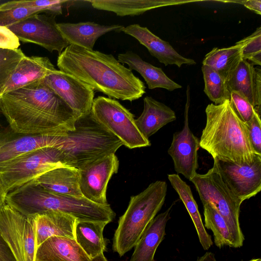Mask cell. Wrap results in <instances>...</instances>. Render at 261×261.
<instances>
[{
	"label": "cell",
	"mask_w": 261,
	"mask_h": 261,
	"mask_svg": "<svg viewBox=\"0 0 261 261\" xmlns=\"http://www.w3.org/2000/svg\"><path fill=\"white\" fill-rule=\"evenodd\" d=\"M0 111L19 135H64L79 117L43 80L0 95Z\"/></svg>",
	"instance_id": "obj_1"
},
{
	"label": "cell",
	"mask_w": 261,
	"mask_h": 261,
	"mask_svg": "<svg viewBox=\"0 0 261 261\" xmlns=\"http://www.w3.org/2000/svg\"><path fill=\"white\" fill-rule=\"evenodd\" d=\"M57 66L111 98L132 101L145 93L144 83L111 54L70 44L58 56Z\"/></svg>",
	"instance_id": "obj_2"
},
{
	"label": "cell",
	"mask_w": 261,
	"mask_h": 261,
	"mask_svg": "<svg viewBox=\"0 0 261 261\" xmlns=\"http://www.w3.org/2000/svg\"><path fill=\"white\" fill-rule=\"evenodd\" d=\"M205 114L200 147L213 159L244 165L252 164L261 155L253 150L245 123L236 113L229 100L218 105H208Z\"/></svg>",
	"instance_id": "obj_3"
},
{
	"label": "cell",
	"mask_w": 261,
	"mask_h": 261,
	"mask_svg": "<svg viewBox=\"0 0 261 261\" xmlns=\"http://www.w3.org/2000/svg\"><path fill=\"white\" fill-rule=\"evenodd\" d=\"M6 201L27 216L55 211L69 215L77 221L108 223L116 216L109 203L99 204L84 197L57 194L36 185L25 184L9 192Z\"/></svg>",
	"instance_id": "obj_4"
},
{
	"label": "cell",
	"mask_w": 261,
	"mask_h": 261,
	"mask_svg": "<svg viewBox=\"0 0 261 261\" xmlns=\"http://www.w3.org/2000/svg\"><path fill=\"white\" fill-rule=\"evenodd\" d=\"M122 142L94 117L92 111L80 116L74 129L67 131L56 146L66 166L78 170L113 154Z\"/></svg>",
	"instance_id": "obj_5"
},
{
	"label": "cell",
	"mask_w": 261,
	"mask_h": 261,
	"mask_svg": "<svg viewBox=\"0 0 261 261\" xmlns=\"http://www.w3.org/2000/svg\"><path fill=\"white\" fill-rule=\"evenodd\" d=\"M167 192L166 181L157 180L132 196L119 218L113 239V250L121 257L136 245L146 228L163 205Z\"/></svg>",
	"instance_id": "obj_6"
},
{
	"label": "cell",
	"mask_w": 261,
	"mask_h": 261,
	"mask_svg": "<svg viewBox=\"0 0 261 261\" xmlns=\"http://www.w3.org/2000/svg\"><path fill=\"white\" fill-rule=\"evenodd\" d=\"M196 189L202 204L211 205L224 218L227 225L231 247L242 246L244 241L240 222L243 201L228 188L213 165L206 173H197L190 180Z\"/></svg>",
	"instance_id": "obj_7"
},
{
	"label": "cell",
	"mask_w": 261,
	"mask_h": 261,
	"mask_svg": "<svg viewBox=\"0 0 261 261\" xmlns=\"http://www.w3.org/2000/svg\"><path fill=\"white\" fill-rule=\"evenodd\" d=\"M61 166L66 165L61 151L46 147L0 163V179L8 193Z\"/></svg>",
	"instance_id": "obj_8"
},
{
	"label": "cell",
	"mask_w": 261,
	"mask_h": 261,
	"mask_svg": "<svg viewBox=\"0 0 261 261\" xmlns=\"http://www.w3.org/2000/svg\"><path fill=\"white\" fill-rule=\"evenodd\" d=\"M36 233L33 216L22 214L7 201L0 207V235L16 261H35Z\"/></svg>",
	"instance_id": "obj_9"
},
{
	"label": "cell",
	"mask_w": 261,
	"mask_h": 261,
	"mask_svg": "<svg viewBox=\"0 0 261 261\" xmlns=\"http://www.w3.org/2000/svg\"><path fill=\"white\" fill-rule=\"evenodd\" d=\"M91 111L96 119L129 149L150 146L137 128L134 115L115 99L99 96Z\"/></svg>",
	"instance_id": "obj_10"
},
{
	"label": "cell",
	"mask_w": 261,
	"mask_h": 261,
	"mask_svg": "<svg viewBox=\"0 0 261 261\" xmlns=\"http://www.w3.org/2000/svg\"><path fill=\"white\" fill-rule=\"evenodd\" d=\"M55 15L36 14L7 28L19 41L33 43L59 55L69 44L57 27Z\"/></svg>",
	"instance_id": "obj_11"
},
{
	"label": "cell",
	"mask_w": 261,
	"mask_h": 261,
	"mask_svg": "<svg viewBox=\"0 0 261 261\" xmlns=\"http://www.w3.org/2000/svg\"><path fill=\"white\" fill-rule=\"evenodd\" d=\"M214 159L223 181L243 202L258 194L261 190V155L250 164L241 165Z\"/></svg>",
	"instance_id": "obj_12"
},
{
	"label": "cell",
	"mask_w": 261,
	"mask_h": 261,
	"mask_svg": "<svg viewBox=\"0 0 261 261\" xmlns=\"http://www.w3.org/2000/svg\"><path fill=\"white\" fill-rule=\"evenodd\" d=\"M119 165V160L113 153L79 169V185L83 197L95 203L108 204V184L112 175L117 173Z\"/></svg>",
	"instance_id": "obj_13"
},
{
	"label": "cell",
	"mask_w": 261,
	"mask_h": 261,
	"mask_svg": "<svg viewBox=\"0 0 261 261\" xmlns=\"http://www.w3.org/2000/svg\"><path fill=\"white\" fill-rule=\"evenodd\" d=\"M43 81L79 116L91 111L94 90L76 77L57 70Z\"/></svg>",
	"instance_id": "obj_14"
},
{
	"label": "cell",
	"mask_w": 261,
	"mask_h": 261,
	"mask_svg": "<svg viewBox=\"0 0 261 261\" xmlns=\"http://www.w3.org/2000/svg\"><path fill=\"white\" fill-rule=\"evenodd\" d=\"M185 112L184 126L182 129L174 133L168 154L173 160L174 169L189 180L196 174L198 168V150L199 139L191 130L189 125V101Z\"/></svg>",
	"instance_id": "obj_15"
},
{
	"label": "cell",
	"mask_w": 261,
	"mask_h": 261,
	"mask_svg": "<svg viewBox=\"0 0 261 261\" xmlns=\"http://www.w3.org/2000/svg\"><path fill=\"white\" fill-rule=\"evenodd\" d=\"M121 31L136 39L148 49L151 56L165 66L175 65L180 68L184 64H196L193 59L180 55L168 42L153 34L146 27L134 24L124 27Z\"/></svg>",
	"instance_id": "obj_16"
},
{
	"label": "cell",
	"mask_w": 261,
	"mask_h": 261,
	"mask_svg": "<svg viewBox=\"0 0 261 261\" xmlns=\"http://www.w3.org/2000/svg\"><path fill=\"white\" fill-rule=\"evenodd\" d=\"M57 70L46 57L25 56L19 61L5 83L0 87V95L31 83L43 80Z\"/></svg>",
	"instance_id": "obj_17"
},
{
	"label": "cell",
	"mask_w": 261,
	"mask_h": 261,
	"mask_svg": "<svg viewBox=\"0 0 261 261\" xmlns=\"http://www.w3.org/2000/svg\"><path fill=\"white\" fill-rule=\"evenodd\" d=\"M230 93L237 92L246 97L253 106L255 112L260 116L261 69L252 63L242 59L226 81Z\"/></svg>",
	"instance_id": "obj_18"
},
{
	"label": "cell",
	"mask_w": 261,
	"mask_h": 261,
	"mask_svg": "<svg viewBox=\"0 0 261 261\" xmlns=\"http://www.w3.org/2000/svg\"><path fill=\"white\" fill-rule=\"evenodd\" d=\"M26 184L38 185L61 195L84 197L80 188L79 171L68 166L52 169Z\"/></svg>",
	"instance_id": "obj_19"
},
{
	"label": "cell",
	"mask_w": 261,
	"mask_h": 261,
	"mask_svg": "<svg viewBox=\"0 0 261 261\" xmlns=\"http://www.w3.org/2000/svg\"><path fill=\"white\" fill-rule=\"evenodd\" d=\"M62 136L20 135L11 138L0 133V163L42 148L56 147Z\"/></svg>",
	"instance_id": "obj_20"
},
{
	"label": "cell",
	"mask_w": 261,
	"mask_h": 261,
	"mask_svg": "<svg viewBox=\"0 0 261 261\" xmlns=\"http://www.w3.org/2000/svg\"><path fill=\"white\" fill-rule=\"evenodd\" d=\"M57 27L69 44L93 50L97 39L111 32H121L124 27L119 24L101 25L93 22L57 23Z\"/></svg>",
	"instance_id": "obj_21"
},
{
	"label": "cell",
	"mask_w": 261,
	"mask_h": 261,
	"mask_svg": "<svg viewBox=\"0 0 261 261\" xmlns=\"http://www.w3.org/2000/svg\"><path fill=\"white\" fill-rule=\"evenodd\" d=\"M36 221V240L37 248L53 237L75 239L74 231L77 220L59 212L50 211L32 215Z\"/></svg>",
	"instance_id": "obj_22"
},
{
	"label": "cell",
	"mask_w": 261,
	"mask_h": 261,
	"mask_svg": "<svg viewBox=\"0 0 261 261\" xmlns=\"http://www.w3.org/2000/svg\"><path fill=\"white\" fill-rule=\"evenodd\" d=\"M173 204L164 212L156 216L146 228L135 245L129 261H155L157 248L166 234L165 228L170 219Z\"/></svg>",
	"instance_id": "obj_23"
},
{
	"label": "cell",
	"mask_w": 261,
	"mask_h": 261,
	"mask_svg": "<svg viewBox=\"0 0 261 261\" xmlns=\"http://www.w3.org/2000/svg\"><path fill=\"white\" fill-rule=\"evenodd\" d=\"M35 261H91L75 239L53 237L37 249Z\"/></svg>",
	"instance_id": "obj_24"
},
{
	"label": "cell",
	"mask_w": 261,
	"mask_h": 261,
	"mask_svg": "<svg viewBox=\"0 0 261 261\" xmlns=\"http://www.w3.org/2000/svg\"><path fill=\"white\" fill-rule=\"evenodd\" d=\"M195 1L182 0H92L88 1L96 9L112 12L118 16L139 15L151 9L182 5Z\"/></svg>",
	"instance_id": "obj_25"
},
{
	"label": "cell",
	"mask_w": 261,
	"mask_h": 261,
	"mask_svg": "<svg viewBox=\"0 0 261 261\" xmlns=\"http://www.w3.org/2000/svg\"><path fill=\"white\" fill-rule=\"evenodd\" d=\"M118 60L123 65H127L129 70L139 72L149 89L161 88L172 91L181 88V85L168 77L161 68L143 60L138 54L132 51L128 50L119 54Z\"/></svg>",
	"instance_id": "obj_26"
},
{
	"label": "cell",
	"mask_w": 261,
	"mask_h": 261,
	"mask_svg": "<svg viewBox=\"0 0 261 261\" xmlns=\"http://www.w3.org/2000/svg\"><path fill=\"white\" fill-rule=\"evenodd\" d=\"M143 102V111L135 119V123L142 135L148 139L162 127L175 120L176 117L170 107L151 96L145 97Z\"/></svg>",
	"instance_id": "obj_27"
},
{
	"label": "cell",
	"mask_w": 261,
	"mask_h": 261,
	"mask_svg": "<svg viewBox=\"0 0 261 261\" xmlns=\"http://www.w3.org/2000/svg\"><path fill=\"white\" fill-rule=\"evenodd\" d=\"M108 224L101 221H77L75 240L90 258L106 251L108 240L103 232Z\"/></svg>",
	"instance_id": "obj_28"
},
{
	"label": "cell",
	"mask_w": 261,
	"mask_h": 261,
	"mask_svg": "<svg viewBox=\"0 0 261 261\" xmlns=\"http://www.w3.org/2000/svg\"><path fill=\"white\" fill-rule=\"evenodd\" d=\"M168 178L189 213L202 247L204 250H208L213 245V243L211 236L206 231L202 223L198 205L193 197L190 186L181 179L178 174H168Z\"/></svg>",
	"instance_id": "obj_29"
},
{
	"label": "cell",
	"mask_w": 261,
	"mask_h": 261,
	"mask_svg": "<svg viewBox=\"0 0 261 261\" xmlns=\"http://www.w3.org/2000/svg\"><path fill=\"white\" fill-rule=\"evenodd\" d=\"M243 59L242 46L238 43L226 48H214L208 53L202 61L227 81Z\"/></svg>",
	"instance_id": "obj_30"
},
{
	"label": "cell",
	"mask_w": 261,
	"mask_h": 261,
	"mask_svg": "<svg viewBox=\"0 0 261 261\" xmlns=\"http://www.w3.org/2000/svg\"><path fill=\"white\" fill-rule=\"evenodd\" d=\"M201 70L204 82V92L214 104L220 105L229 100L230 93L226 80L207 65H202Z\"/></svg>",
	"instance_id": "obj_31"
},
{
	"label": "cell",
	"mask_w": 261,
	"mask_h": 261,
	"mask_svg": "<svg viewBox=\"0 0 261 261\" xmlns=\"http://www.w3.org/2000/svg\"><path fill=\"white\" fill-rule=\"evenodd\" d=\"M203 205L204 227L213 231L216 246L219 248L224 246L231 247L228 228L223 217L209 203Z\"/></svg>",
	"instance_id": "obj_32"
},
{
	"label": "cell",
	"mask_w": 261,
	"mask_h": 261,
	"mask_svg": "<svg viewBox=\"0 0 261 261\" xmlns=\"http://www.w3.org/2000/svg\"><path fill=\"white\" fill-rule=\"evenodd\" d=\"M70 1L64 0L13 1L0 5V9L17 8H40L45 13L55 16L62 13V8Z\"/></svg>",
	"instance_id": "obj_33"
},
{
	"label": "cell",
	"mask_w": 261,
	"mask_h": 261,
	"mask_svg": "<svg viewBox=\"0 0 261 261\" xmlns=\"http://www.w3.org/2000/svg\"><path fill=\"white\" fill-rule=\"evenodd\" d=\"M242 46V56L244 60H248L254 65H261V27L249 36L237 42Z\"/></svg>",
	"instance_id": "obj_34"
},
{
	"label": "cell",
	"mask_w": 261,
	"mask_h": 261,
	"mask_svg": "<svg viewBox=\"0 0 261 261\" xmlns=\"http://www.w3.org/2000/svg\"><path fill=\"white\" fill-rule=\"evenodd\" d=\"M25 56L18 48H0V87L5 83L19 61Z\"/></svg>",
	"instance_id": "obj_35"
},
{
	"label": "cell",
	"mask_w": 261,
	"mask_h": 261,
	"mask_svg": "<svg viewBox=\"0 0 261 261\" xmlns=\"http://www.w3.org/2000/svg\"><path fill=\"white\" fill-rule=\"evenodd\" d=\"M44 12L40 8L0 9V26L7 27L32 15Z\"/></svg>",
	"instance_id": "obj_36"
},
{
	"label": "cell",
	"mask_w": 261,
	"mask_h": 261,
	"mask_svg": "<svg viewBox=\"0 0 261 261\" xmlns=\"http://www.w3.org/2000/svg\"><path fill=\"white\" fill-rule=\"evenodd\" d=\"M230 104L239 117L245 123L249 121L255 112L253 106L240 93L232 91L229 99Z\"/></svg>",
	"instance_id": "obj_37"
},
{
	"label": "cell",
	"mask_w": 261,
	"mask_h": 261,
	"mask_svg": "<svg viewBox=\"0 0 261 261\" xmlns=\"http://www.w3.org/2000/svg\"><path fill=\"white\" fill-rule=\"evenodd\" d=\"M249 139L254 151L261 155V120L260 116L256 112L252 118L245 123Z\"/></svg>",
	"instance_id": "obj_38"
},
{
	"label": "cell",
	"mask_w": 261,
	"mask_h": 261,
	"mask_svg": "<svg viewBox=\"0 0 261 261\" xmlns=\"http://www.w3.org/2000/svg\"><path fill=\"white\" fill-rule=\"evenodd\" d=\"M19 45L17 37L7 27L0 26V48L16 49Z\"/></svg>",
	"instance_id": "obj_39"
},
{
	"label": "cell",
	"mask_w": 261,
	"mask_h": 261,
	"mask_svg": "<svg viewBox=\"0 0 261 261\" xmlns=\"http://www.w3.org/2000/svg\"><path fill=\"white\" fill-rule=\"evenodd\" d=\"M0 261H16L10 248L1 235Z\"/></svg>",
	"instance_id": "obj_40"
},
{
	"label": "cell",
	"mask_w": 261,
	"mask_h": 261,
	"mask_svg": "<svg viewBox=\"0 0 261 261\" xmlns=\"http://www.w3.org/2000/svg\"><path fill=\"white\" fill-rule=\"evenodd\" d=\"M239 3L244 6L247 9L254 11L256 13L261 14V1L260 0H248L235 2Z\"/></svg>",
	"instance_id": "obj_41"
},
{
	"label": "cell",
	"mask_w": 261,
	"mask_h": 261,
	"mask_svg": "<svg viewBox=\"0 0 261 261\" xmlns=\"http://www.w3.org/2000/svg\"><path fill=\"white\" fill-rule=\"evenodd\" d=\"M7 194L0 179V207L6 202Z\"/></svg>",
	"instance_id": "obj_42"
},
{
	"label": "cell",
	"mask_w": 261,
	"mask_h": 261,
	"mask_svg": "<svg viewBox=\"0 0 261 261\" xmlns=\"http://www.w3.org/2000/svg\"><path fill=\"white\" fill-rule=\"evenodd\" d=\"M196 261H217V260L214 253L208 252L202 256L198 257Z\"/></svg>",
	"instance_id": "obj_43"
},
{
	"label": "cell",
	"mask_w": 261,
	"mask_h": 261,
	"mask_svg": "<svg viewBox=\"0 0 261 261\" xmlns=\"http://www.w3.org/2000/svg\"><path fill=\"white\" fill-rule=\"evenodd\" d=\"M104 252H101L95 257L91 258V261H108L104 255Z\"/></svg>",
	"instance_id": "obj_44"
},
{
	"label": "cell",
	"mask_w": 261,
	"mask_h": 261,
	"mask_svg": "<svg viewBox=\"0 0 261 261\" xmlns=\"http://www.w3.org/2000/svg\"><path fill=\"white\" fill-rule=\"evenodd\" d=\"M248 261H261V259L260 258H254V259H252L250 260H248Z\"/></svg>",
	"instance_id": "obj_45"
}]
</instances>
